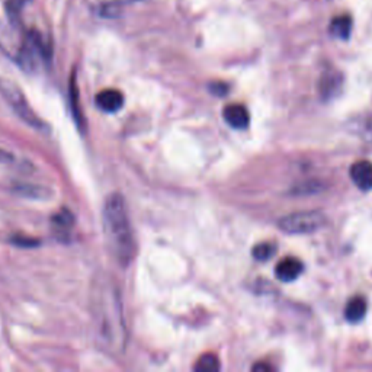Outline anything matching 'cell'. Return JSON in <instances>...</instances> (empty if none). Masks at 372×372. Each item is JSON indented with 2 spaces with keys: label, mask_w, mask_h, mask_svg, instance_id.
<instances>
[{
  "label": "cell",
  "mask_w": 372,
  "mask_h": 372,
  "mask_svg": "<svg viewBox=\"0 0 372 372\" xmlns=\"http://www.w3.org/2000/svg\"><path fill=\"white\" fill-rule=\"evenodd\" d=\"M90 306L101 346L110 354L123 352L127 342L124 310L118 288L110 278L95 281Z\"/></svg>",
  "instance_id": "1"
},
{
  "label": "cell",
  "mask_w": 372,
  "mask_h": 372,
  "mask_svg": "<svg viewBox=\"0 0 372 372\" xmlns=\"http://www.w3.org/2000/svg\"><path fill=\"white\" fill-rule=\"evenodd\" d=\"M103 232L108 247L121 266L129 265L134 258L136 245L125 201L114 194L106 199L103 207Z\"/></svg>",
  "instance_id": "2"
},
{
  "label": "cell",
  "mask_w": 372,
  "mask_h": 372,
  "mask_svg": "<svg viewBox=\"0 0 372 372\" xmlns=\"http://www.w3.org/2000/svg\"><path fill=\"white\" fill-rule=\"evenodd\" d=\"M327 217L321 211H299L285 215L278 221L280 229L288 234H310L326 225Z\"/></svg>",
  "instance_id": "3"
},
{
  "label": "cell",
  "mask_w": 372,
  "mask_h": 372,
  "mask_svg": "<svg viewBox=\"0 0 372 372\" xmlns=\"http://www.w3.org/2000/svg\"><path fill=\"white\" fill-rule=\"evenodd\" d=\"M0 93H2L5 101L10 105L12 110L15 111V114L23 123H27L28 125L37 129H42L44 127L42 121L37 116V114L32 111V108L28 105L25 96H23V93L19 90V88L14 85V83L0 79Z\"/></svg>",
  "instance_id": "4"
},
{
  "label": "cell",
  "mask_w": 372,
  "mask_h": 372,
  "mask_svg": "<svg viewBox=\"0 0 372 372\" xmlns=\"http://www.w3.org/2000/svg\"><path fill=\"white\" fill-rule=\"evenodd\" d=\"M223 116L225 119V123L236 129H245L249 127V123H250V115H249L247 108L238 103L225 106L223 111Z\"/></svg>",
  "instance_id": "5"
},
{
  "label": "cell",
  "mask_w": 372,
  "mask_h": 372,
  "mask_svg": "<svg viewBox=\"0 0 372 372\" xmlns=\"http://www.w3.org/2000/svg\"><path fill=\"white\" fill-rule=\"evenodd\" d=\"M351 177L354 184L361 190L372 189V163L368 160H361L352 164Z\"/></svg>",
  "instance_id": "6"
},
{
  "label": "cell",
  "mask_w": 372,
  "mask_h": 372,
  "mask_svg": "<svg viewBox=\"0 0 372 372\" xmlns=\"http://www.w3.org/2000/svg\"><path fill=\"white\" fill-rule=\"evenodd\" d=\"M96 105L103 112H116L124 105V96L123 93L116 89H106L98 93L96 96Z\"/></svg>",
  "instance_id": "7"
},
{
  "label": "cell",
  "mask_w": 372,
  "mask_h": 372,
  "mask_svg": "<svg viewBox=\"0 0 372 372\" xmlns=\"http://www.w3.org/2000/svg\"><path fill=\"white\" fill-rule=\"evenodd\" d=\"M303 269H304L303 263L298 259L285 258L277 265L275 275H277V278L282 282H291V281H295L299 275L303 273Z\"/></svg>",
  "instance_id": "8"
},
{
  "label": "cell",
  "mask_w": 372,
  "mask_h": 372,
  "mask_svg": "<svg viewBox=\"0 0 372 372\" xmlns=\"http://www.w3.org/2000/svg\"><path fill=\"white\" fill-rule=\"evenodd\" d=\"M367 310V299L364 297H354L349 299V303H347L345 308V317L347 321L358 323L365 317Z\"/></svg>",
  "instance_id": "9"
},
{
  "label": "cell",
  "mask_w": 372,
  "mask_h": 372,
  "mask_svg": "<svg viewBox=\"0 0 372 372\" xmlns=\"http://www.w3.org/2000/svg\"><path fill=\"white\" fill-rule=\"evenodd\" d=\"M342 83H343L342 76L339 73H336V71L334 73H325L320 83V92L326 99H329L339 92Z\"/></svg>",
  "instance_id": "10"
},
{
  "label": "cell",
  "mask_w": 372,
  "mask_h": 372,
  "mask_svg": "<svg viewBox=\"0 0 372 372\" xmlns=\"http://www.w3.org/2000/svg\"><path fill=\"white\" fill-rule=\"evenodd\" d=\"M352 31V19L351 16H336L330 23V34L334 38L347 40L351 37Z\"/></svg>",
  "instance_id": "11"
},
{
  "label": "cell",
  "mask_w": 372,
  "mask_h": 372,
  "mask_svg": "<svg viewBox=\"0 0 372 372\" xmlns=\"http://www.w3.org/2000/svg\"><path fill=\"white\" fill-rule=\"evenodd\" d=\"M275 253H277V246H275V243L269 242L259 243L253 247V250H251V255H253V258L259 262H266L272 259Z\"/></svg>",
  "instance_id": "12"
},
{
  "label": "cell",
  "mask_w": 372,
  "mask_h": 372,
  "mask_svg": "<svg viewBox=\"0 0 372 372\" xmlns=\"http://www.w3.org/2000/svg\"><path fill=\"white\" fill-rule=\"evenodd\" d=\"M219 369H220V361H219V358L212 354L202 355L195 364V371L198 372H215Z\"/></svg>",
  "instance_id": "13"
},
{
  "label": "cell",
  "mask_w": 372,
  "mask_h": 372,
  "mask_svg": "<svg viewBox=\"0 0 372 372\" xmlns=\"http://www.w3.org/2000/svg\"><path fill=\"white\" fill-rule=\"evenodd\" d=\"M53 221L55 225H58L62 230H67L69 227L73 225V214H71L69 210H63L60 211L58 214H55L53 217Z\"/></svg>",
  "instance_id": "14"
},
{
  "label": "cell",
  "mask_w": 372,
  "mask_h": 372,
  "mask_svg": "<svg viewBox=\"0 0 372 372\" xmlns=\"http://www.w3.org/2000/svg\"><path fill=\"white\" fill-rule=\"evenodd\" d=\"M16 190L19 192V194L25 195V197H31V198H44V192H48V190H44L40 186H35V185H19L16 188Z\"/></svg>",
  "instance_id": "15"
},
{
  "label": "cell",
  "mask_w": 372,
  "mask_h": 372,
  "mask_svg": "<svg viewBox=\"0 0 372 372\" xmlns=\"http://www.w3.org/2000/svg\"><path fill=\"white\" fill-rule=\"evenodd\" d=\"M23 2H25V0H9L8 14H9L10 19L14 22H16V19L19 21V12L23 8Z\"/></svg>",
  "instance_id": "16"
},
{
  "label": "cell",
  "mask_w": 372,
  "mask_h": 372,
  "mask_svg": "<svg viewBox=\"0 0 372 372\" xmlns=\"http://www.w3.org/2000/svg\"><path fill=\"white\" fill-rule=\"evenodd\" d=\"M101 15L105 18H116L119 15V8L116 5H103Z\"/></svg>",
  "instance_id": "17"
},
{
  "label": "cell",
  "mask_w": 372,
  "mask_h": 372,
  "mask_svg": "<svg viewBox=\"0 0 372 372\" xmlns=\"http://www.w3.org/2000/svg\"><path fill=\"white\" fill-rule=\"evenodd\" d=\"M227 90H229V86L224 85V83H215V85L211 86V92L214 95H219V96H224L227 93Z\"/></svg>",
  "instance_id": "18"
},
{
  "label": "cell",
  "mask_w": 372,
  "mask_h": 372,
  "mask_svg": "<svg viewBox=\"0 0 372 372\" xmlns=\"http://www.w3.org/2000/svg\"><path fill=\"white\" fill-rule=\"evenodd\" d=\"M251 369H253V371H256V372H271L272 371V367L271 365H268V364H256V365H253V368H251Z\"/></svg>",
  "instance_id": "19"
},
{
  "label": "cell",
  "mask_w": 372,
  "mask_h": 372,
  "mask_svg": "<svg viewBox=\"0 0 372 372\" xmlns=\"http://www.w3.org/2000/svg\"><path fill=\"white\" fill-rule=\"evenodd\" d=\"M12 160H14V156H12V154L8 153V151H5V150H0V162L10 163Z\"/></svg>",
  "instance_id": "20"
},
{
  "label": "cell",
  "mask_w": 372,
  "mask_h": 372,
  "mask_svg": "<svg viewBox=\"0 0 372 372\" xmlns=\"http://www.w3.org/2000/svg\"><path fill=\"white\" fill-rule=\"evenodd\" d=\"M367 133H368V137L371 138V141H372V118L369 119V121H368V124H367Z\"/></svg>",
  "instance_id": "21"
},
{
  "label": "cell",
  "mask_w": 372,
  "mask_h": 372,
  "mask_svg": "<svg viewBox=\"0 0 372 372\" xmlns=\"http://www.w3.org/2000/svg\"><path fill=\"white\" fill-rule=\"evenodd\" d=\"M118 2H123V3H131V2H137V0H118Z\"/></svg>",
  "instance_id": "22"
}]
</instances>
